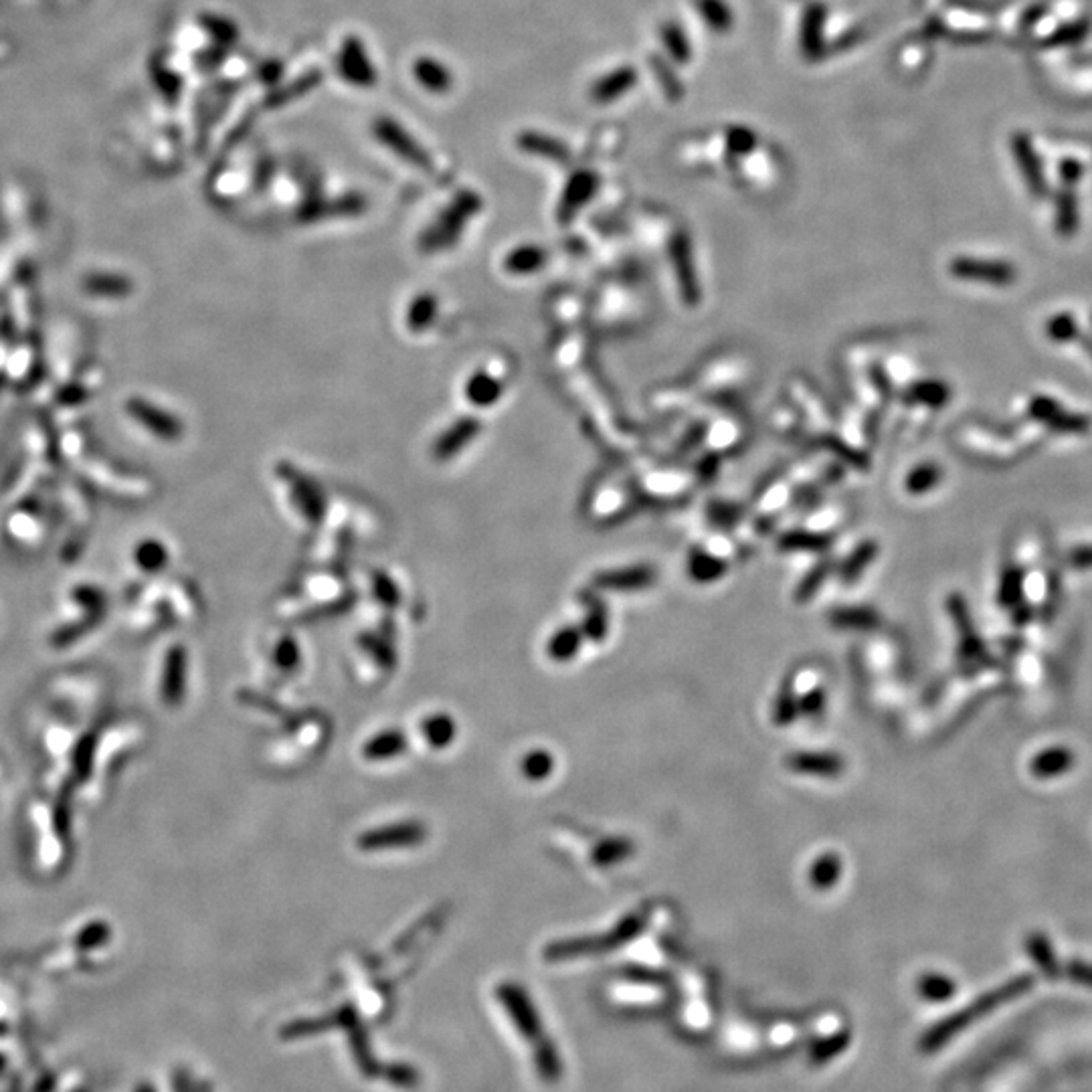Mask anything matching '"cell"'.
<instances>
[{
	"mask_svg": "<svg viewBox=\"0 0 1092 1092\" xmlns=\"http://www.w3.org/2000/svg\"><path fill=\"white\" fill-rule=\"evenodd\" d=\"M645 919L639 917V914H629L623 920H619V925L615 926L612 933L607 935H599L593 936V939H574V941H561V943L551 945L546 949V955L551 959H568V957H581V955H589L593 951H605V949H613V947H619L623 943H628L631 936H635L644 929Z\"/></svg>",
	"mask_w": 1092,
	"mask_h": 1092,
	"instance_id": "obj_1",
	"label": "cell"
},
{
	"mask_svg": "<svg viewBox=\"0 0 1092 1092\" xmlns=\"http://www.w3.org/2000/svg\"><path fill=\"white\" fill-rule=\"evenodd\" d=\"M947 609H949L951 619H953L957 634H959V661L963 666H973V670H981L983 666H993V661L987 657L985 645L980 635H977L975 625H973L969 605L965 597L959 593H953L947 599Z\"/></svg>",
	"mask_w": 1092,
	"mask_h": 1092,
	"instance_id": "obj_2",
	"label": "cell"
},
{
	"mask_svg": "<svg viewBox=\"0 0 1092 1092\" xmlns=\"http://www.w3.org/2000/svg\"><path fill=\"white\" fill-rule=\"evenodd\" d=\"M480 209V199L472 193H465L453 200L445 213L439 217L431 231L423 237V245L427 250H437V247L452 245V241L458 239L459 233L464 231V225L469 217H474Z\"/></svg>",
	"mask_w": 1092,
	"mask_h": 1092,
	"instance_id": "obj_3",
	"label": "cell"
},
{
	"mask_svg": "<svg viewBox=\"0 0 1092 1092\" xmlns=\"http://www.w3.org/2000/svg\"><path fill=\"white\" fill-rule=\"evenodd\" d=\"M427 837V830L419 821L392 824L379 830H370L359 837V848L366 852L395 850V848L419 846Z\"/></svg>",
	"mask_w": 1092,
	"mask_h": 1092,
	"instance_id": "obj_4",
	"label": "cell"
},
{
	"mask_svg": "<svg viewBox=\"0 0 1092 1092\" xmlns=\"http://www.w3.org/2000/svg\"><path fill=\"white\" fill-rule=\"evenodd\" d=\"M951 273L963 282L987 283V286H1009L1018 279V269L1006 261L973 260V257H957L949 266Z\"/></svg>",
	"mask_w": 1092,
	"mask_h": 1092,
	"instance_id": "obj_5",
	"label": "cell"
},
{
	"mask_svg": "<svg viewBox=\"0 0 1092 1092\" xmlns=\"http://www.w3.org/2000/svg\"><path fill=\"white\" fill-rule=\"evenodd\" d=\"M375 136L387 148L398 154L403 160H407L409 164H415V167L423 170L431 168V158L427 156L425 150L398 122L391 120V118H379L375 122Z\"/></svg>",
	"mask_w": 1092,
	"mask_h": 1092,
	"instance_id": "obj_6",
	"label": "cell"
},
{
	"mask_svg": "<svg viewBox=\"0 0 1092 1092\" xmlns=\"http://www.w3.org/2000/svg\"><path fill=\"white\" fill-rule=\"evenodd\" d=\"M670 257L674 266L678 288H680L682 299L688 306H696L700 302V283L696 277L694 257H692V245L686 233H676L670 241Z\"/></svg>",
	"mask_w": 1092,
	"mask_h": 1092,
	"instance_id": "obj_7",
	"label": "cell"
},
{
	"mask_svg": "<svg viewBox=\"0 0 1092 1092\" xmlns=\"http://www.w3.org/2000/svg\"><path fill=\"white\" fill-rule=\"evenodd\" d=\"M1029 417L1046 425L1048 429L1058 433H1084L1090 429L1089 417L1078 415V413L1066 411L1062 405L1048 397L1032 398L1028 407Z\"/></svg>",
	"mask_w": 1092,
	"mask_h": 1092,
	"instance_id": "obj_8",
	"label": "cell"
},
{
	"mask_svg": "<svg viewBox=\"0 0 1092 1092\" xmlns=\"http://www.w3.org/2000/svg\"><path fill=\"white\" fill-rule=\"evenodd\" d=\"M338 69L348 84L356 87H372L376 84L375 67H372L365 45L356 37H346L340 49Z\"/></svg>",
	"mask_w": 1092,
	"mask_h": 1092,
	"instance_id": "obj_9",
	"label": "cell"
},
{
	"mask_svg": "<svg viewBox=\"0 0 1092 1092\" xmlns=\"http://www.w3.org/2000/svg\"><path fill=\"white\" fill-rule=\"evenodd\" d=\"M657 573L650 565H638L628 568H613V571H601L595 574L593 583L599 589L607 591H641L650 589L656 583Z\"/></svg>",
	"mask_w": 1092,
	"mask_h": 1092,
	"instance_id": "obj_10",
	"label": "cell"
},
{
	"mask_svg": "<svg viewBox=\"0 0 1092 1092\" xmlns=\"http://www.w3.org/2000/svg\"><path fill=\"white\" fill-rule=\"evenodd\" d=\"M787 767L795 773L811 775V777L836 779L846 771V763L837 753H793L787 759Z\"/></svg>",
	"mask_w": 1092,
	"mask_h": 1092,
	"instance_id": "obj_11",
	"label": "cell"
},
{
	"mask_svg": "<svg viewBox=\"0 0 1092 1092\" xmlns=\"http://www.w3.org/2000/svg\"><path fill=\"white\" fill-rule=\"evenodd\" d=\"M478 433H480V423L475 421V419H472V417L459 419L458 423H453V425L449 427L447 431H445L443 436L437 439L436 447H433V452H436V458L437 459H452L453 455H458V452H462L465 445L472 442V439L478 436Z\"/></svg>",
	"mask_w": 1092,
	"mask_h": 1092,
	"instance_id": "obj_12",
	"label": "cell"
},
{
	"mask_svg": "<svg viewBox=\"0 0 1092 1092\" xmlns=\"http://www.w3.org/2000/svg\"><path fill=\"white\" fill-rule=\"evenodd\" d=\"M579 597H581V603L584 607L583 635L599 644V641H603L609 634L607 605H605V601L599 597V595H595L591 591H581Z\"/></svg>",
	"mask_w": 1092,
	"mask_h": 1092,
	"instance_id": "obj_13",
	"label": "cell"
},
{
	"mask_svg": "<svg viewBox=\"0 0 1092 1092\" xmlns=\"http://www.w3.org/2000/svg\"><path fill=\"white\" fill-rule=\"evenodd\" d=\"M1073 765H1074L1073 750L1064 747H1054L1036 755L1032 760V765H1029V771H1032L1034 777L1038 779H1052L1073 769Z\"/></svg>",
	"mask_w": 1092,
	"mask_h": 1092,
	"instance_id": "obj_14",
	"label": "cell"
},
{
	"mask_svg": "<svg viewBox=\"0 0 1092 1092\" xmlns=\"http://www.w3.org/2000/svg\"><path fill=\"white\" fill-rule=\"evenodd\" d=\"M413 75L417 77L419 84L433 93H443L452 90L453 77L449 74V69L442 63V61L431 59V57H421V59H417L415 65H413Z\"/></svg>",
	"mask_w": 1092,
	"mask_h": 1092,
	"instance_id": "obj_15",
	"label": "cell"
},
{
	"mask_svg": "<svg viewBox=\"0 0 1092 1092\" xmlns=\"http://www.w3.org/2000/svg\"><path fill=\"white\" fill-rule=\"evenodd\" d=\"M184 674H186V654L183 648H173L167 657V670H164V700L168 704H178L183 700L184 692Z\"/></svg>",
	"mask_w": 1092,
	"mask_h": 1092,
	"instance_id": "obj_16",
	"label": "cell"
},
{
	"mask_svg": "<svg viewBox=\"0 0 1092 1092\" xmlns=\"http://www.w3.org/2000/svg\"><path fill=\"white\" fill-rule=\"evenodd\" d=\"M830 623L843 631H872L880 625V617L870 607H837L830 612Z\"/></svg>",
	"mask_w": 1092,
	"mask_h": 1092,
	"instance_id": "obj_17",
	"label": "cell"
},
{
	"mask_svg": "<svg viewBox=\"0 0 1092 1092\" xmlns=\"http://www.w3.org/2000/svg\"><path fill=\"white\" fill-rule=\"evenodd\" d=\"M878 557V542L864 541L848 555L846 561L840 567V579L843 584H853L862 577V573L872 565L874 558Z\"/></svg>",
	"mask_w": 1092,
	"mask_h": 1092,
	"instance_id": "obj_18",
	"label": "cell"
},
{
	"mask_svg": "<svg viewBox=\"0 0 1092 1092\" xmlns=\"http://www.w3.org/2000/svg\"><path fill=\"white\" fill-rule=\"evenodd\" d=\"M635 852V843L629 840V837H607V840H601L597 846L593 848L591 852V860L595 866L599 868H607V866H615V864L629 860Z\"/></svg>",
	"mask_w": 1092,
	"mask_h": 1092,
	"instance_id": "obj_19",
	"label": "cell"
},
{
	"mask_svg": "<svg viewBox=\"0 0 1092 1092\" xmlns=\"http://www.w3.org/2000/svg\"><path fill=\"white\" fill-rule=\"evenodd\" d=\"M842 870H843V866H842V860H840V856H837V853H833V852L821 853L820 858H815L814 864H811V868H809L811 886H814L815 890H821V892H826V890L833 888L837 882H840Z\"/></svg>",
	"mask_w": 1092,
	"mask_h": 1092,
	"instance_id": "obj_20",
	"label": "cell"
},
{
	"mask_svg": "<svg viewBox=\"0 0 1092 1092\" xmlns=\"http://www.w3.org/2000/svg\"><path fill=\"white\" fill-rule=\"evenodd\" d=\"M831 546V536L809 530H789L779 538L783 552H826Z\"/></svg>",
	"mask_w": 1092,
	"mask_h": 1092,
	"instance_id": "obj_21",
	"label": "cell"
},
{
	"mask_svg": "<svg viewBox=\"0 0 1092 1092\" xmlns=\"http://www.w3.org/2000/svg\"><path fill=\"white\" fill-rule=\"evenodd\" d=\"M595 189V180L593 176L589 174H581L577 178H573V183L567 186L565 190V199H562L561 209H558V217H561L562 222L571 221L577 211L581 209L583 203H587L589 196L593 195Z\"/></svg>",
	"mask_w": 1092,
	"mask_h": 1092,
	"instance_id": "obj_22",
	"label": "cell"
},
{
	"mask_svg": "<svg viewBox=\"0 0 1092 1092\" xmlns=\"http://www.w3.org/2000/svg\"><path fill=\"white\" fill-rule=\"evenodd\" d=\"M727 573V562L722 558L708 555L704 551H694L690 552L688 557V574L694 579L696 583L708 584L718 581L722 574Z\"/></svg>",
	"mask_w": 1092,
	"mask_h": 1092,
	"instance_id": "obj_23",
	"label": "cell"
},
{
	"mask_svg": "<svg viewBox=\"0 0 1092 1092\" xmlns=\"http://www.w3.org/2000/svg\"><path fill=\"white\" fill-rule=\"evenodd\" d=\"M465 395L475 407H490L502 397V382L488 372H475L468 381Z\"/></svg>",
	"mask_w": 1092,
	"mask_h": 1092,
	"instance_id": "obj_24",
	"label": "cell"
},
{
	"mask_svg": "<svg viewBox=\"0 0 1092 1092\" xmlns=\"http://www.w3.org/2000/svg\"><path fill=\"white\" fill-rule=\"evenodd\" d=\"M546 261V253L536 245H522L516 247L514 251L508 253L504 260V269L506 272L514 273V276H526V273L536 272L545 266Z\"/></svg>",
	"mask_w": 1092,
	"mask_h": 1092,
	"instance_id": "obj_25",
	"label": "cell"
},
{
	"mask_svg": "<svg viewBox=\"0 0 1092 1092\" xmlns=\"http://www.w3.org/2000/svg\"><path fill=\"white\" fill-rule=\"evenodd\" d=\"M405 749H407L405 734L398 731H387V733L376 734L372 741L366 743L365 757L370 760H385V759L398 757Z\"/></svg>",
	"mask_w": 1092,
	"mask_h": 1092,
	"instance_id": "obj_26",
	"label": "cell"
},
{
	"mask_svg": "<svg viewBox=\"0 0 1092 1092\" xmlns=\"http://www.w3.org/2000/svg\"><path fill=\"white\" fill-rule=\"evenodd\" d=\"M583 638V629L573 628V625L558 629L551 641H548V656L555 661L573 660L579 654V650H581Z\"/></svg>",
	"mask_w": 1092,
	"mask_h": 1092,
	"instance_id": "obj_27",
	"label": "cell"
},
{
	"mask_svg": "<svg viewBox=\"0 0 1092 1092\" xmlns=\"http://www.w3.org/2000/svg\"><path fill=\"white\" fill-rule=\"evenodd\" d=\"M833 567H836V562L830 561V558H826V561L817 562L814 568H809V571L804 574V579H801L799 584H797L795 601L809 603L811 599H814V595L817 591H821V587H824L827 577L833 573Z\"/></svg>",
	"mask_w": 1092,
	"mask_h": 1092,
	"instance_id": "obj_28",
	"label": "cell"
},
{
	"mask_svg": "<svg viewBox=\"0 0 1092 1092\" xmlns=\"http://www.w3.org/2000/svg\"><path fill=\"white\" fill-rule=\"evenodd\" d=\"M292 488H294V496H296L298 506L302 508L304 514L308 516L310 520H318L322 516L324 510V500L320 496V491L312 481H308L302 475H294L292 478Z\"/></svg>",
	"mask_w": 1092,
	"mask_h": 1092,
	"instance_id": "obj_29",
	"label": "cell"
},
{
	"mask_svg": "<svg viewBox=\"0 0 1092 1092\" xmlns=\"http://www.w3.org/2000/svg\"><path fill=\"white\" fill-rule=\"evenodd\" d=\"M951 398V391L945 382L941 381H919L914 385H910L908 389V401L913 403H920V405L926 407H943L947 401Z\"/></svg>",
	"mask_w": 1092,
	"mask_h": 1092,
	"instance_id": "obj_30",
	"label": "cell"
},
{
	"mask_svg": "<svg viewBox=\"0 0 1092 1092\" xmlns=\"http://www.w3.org/2000/svg\"><path fill=\"white\" fill-rule=\"evenodd\" d=\"M421 731H423V737H425V741L431 744V747L443 749L453 741L455 722L452 716H447V714H436V716L427 718V721L423 722Z\"/></svg>",
	"mask_w": 1092,
	"mask_h": 1092,
	"instance_id": "obj_31",
	"label": "cell"
},
{
	"mask_svg": "<svg viewBox=\"0 0 1092 1092\" xmlns=\"http://www.w3.org/2000/svg\"><path fill=\"white\" fill-rule=\"evenodd\" d=\"M799 698L795 696L793 690V682L791 678H787V682L781 686L777 698H775V706H773V721L779 727H787L799 716Z\"/></svg>",
	"mask_w": 1092,
	"mask_h": 1092,
	"instance_id": "obj_32",
	"label": "cell"
},
{
	"mask_svg": "<svg viewBox=\"0 0 1092 1092\" xmlns=\"http://www.w3.org/2000/svg\"><path fill=\"white\" fill-rule=\"evenodd\" d=\"M1023 593V571L1018 565H1009L1001 574L997 601L1001 607H1016L1022 601Z\"/></svg>",
	"mask_w": 1092,
	"mask_h": 1092,
	"instance_id": "obj_33",
	"label": "cell"
},
{
	"mask_svg": "<svg viewBox=\"0 0 1092 1092\" xmlns=\"http://www.w3.org/2000/svg\"><path fill=\"white\" fill-rule=\"evenodd\" d=\"M941 480H943V469H941L939 465H936V464H923V465H919V468H914L913 472L907 475V481H904V486H907L908 494H917L919 496V494H926V491H930L933 488H936Z\"/></svg>",
	"mask_w": 1092,
	"mask_h": 1092,
	"instance_id": "obj_34",
	"label": "cell"
},
{
	"mask_svg": "<svg viewBox=\"0 0 1092 1092\" xmlns=\"http://www.w3.org/2000/svg\"><path fill=\"white\" fill-rule=\"evenodd\" d=\"M555 769V759L548 750L536 749L524 755L520 760V771L528 781H545Z\"/></svg>",
	"mask_w": 1092,
	"mask_h": 1092,
	"instance_id": "obj_35",
	"label": "cell"
},
{
	"mask_svg": "<svg viewBox=\"0 0 1092 1092\" xmlns=\"http://www.w3.org/2000/svg\"><path fill=\"white\" fill-rule=\"evenodd\" d=\"M136 413H140L144 419H146V425L150 429L162 436L164 439H178L180 433H183V427L180 423L176 421L174 417L167 415V413L158 411V409H148V407H136Z\"/></svg>",
	"mask_w": 1092,
	"mask_h": 1092,
	"instance_id": "obj_36",
	"label": "cell"
},
{
	"mask_svg": "<svg viewBox=\"0 0 1092 1092\" xmlns=\"http://www.w3.org/2000/svg\"><path fill=\"white\" fill-rule=\"evenodd\" d=\"M437 316V299L433 296H419L415 302L411 304L407 314V324L411 330H423L427 326H431L433 320Z\"/></svg>",
	"mask_w": 1092,
	"mask_h": 1092,
	"instance_id": "obj_37",
	"label": "cell"
},
{
	"mask_svg": "<svg viewBox=\"0 0 1092 1092\" xmlns=\"http://www.w3.org/2000/svg\"><path fill=\"white\" fill-rule=\"evenodd\" d=\"M1056 229L1062 237H1073L1078 229V211L1076 203L1070 195L1062 196L1058 203V215H1056Z\"/></svg>",
	"mask_w": 1092,
	"mask_h": 1092,
	"instance_id": "obj_38",
	"label": "cell"
},
{
	"mask_svg": "<svg viewBox=\"0 0 1092 1092\" xmlns=\"http://www.w3.org/2000/svg\"><path fill=\"white\" fill-rule=\"evenodd\" d=\"M200 25L209 30L211 37L219 41V45L233 43V41H237V37H239V33H237V25L231 23L229 19L215 17V14H205V17L200 19Z\"/></svg>",
	"mask_w": 1092,
	"mask_h": 1092,
	"instance_id": "obj_39",
	"label": "cell"
},
{
	"mask_svg": "<svg viewBox=\"0 0 1092 1092\" xmlns=\"http://www.w3.org/2000/svg\"><path fill=\"white\" fill-rule=\"evenodd\" d=\"M318 80H320L318 74H310L306 77H302V80H296V84H294V85L282 87V90L273 93L272 102H269V103H272V106H279V103H286L289 100H294V97L302 96V93H306V91L312 90L314 85H318Z\"/></svg>",
	"mask_w": 1092,
	"mask_h": 1092,
	"instance_id": "obj_40",
	"label": "cell"
},
{
	"mask_svg": "<svg viewBox=\"0 0 1092 1092\" xmlns=\"http://www.w3.org/2000/svg\"><path fill=\"white\" fill-rule=\"evenodd\" d=\"M826 702H827V698H826L824 688H821V686L811 688V690L807 692V694H804L799 698V712L804 714V716L817 718V716H821V714H824Z\"/></svg>",
	"mask_w": 1092,
	"mask_h": 1092,
	"instance_id": "obj_41",
	"label": "cell"
},
{
	"mask_svg": "<svg viewBox=\"0 0 1092 1092\" xmlns=\"http://www.w3.org/2000/svg\"><path fill=\"white\" fill-rule=\"evenodd\" d=\"M1076 332H1078V330H1076L1074 320L1070 318L1068 314L1056 316V318L1050 320L1048 324V336L1052 340H1056V343H1068V340L1074 338Z\"/></svg>",
	"mask_w": 1092,
	"mask_h": 1092,
	"instance_id": "obj_42",
	"label": "cell"
},
{
	"mask_svg": "<svg viewBox=\"0 0 1092 1092\" xmlns=\"http://www.w3.org/2000/svg\"><path fill=\"white\" fill-rule=\"evenodd\" d=\"M708 516L714 524L718 526H733L734 522H738V508L733 504H721V502H714L708 508Z\"/></svg>",
	"mask_w": 1092,
	"mask_h": 1092,
	"instance_id": "obj_43",
	"label": "cell"
},
{
	"mask_svg": "<svg viewBox=\"0 0 1092 1092\" xmlns=\"http://www.w3.org/2000/svg\"><path fill=\"white\" fill-rule=\"evenodd\" d=\"M298 657H299L298 645L294 644L292 639L282 641V644L277 645L276 661H277L279 667H286V670H288V667H294L298 664Z\"/></svg>",
	"mask_w": 1092,
	"mask_h": 1092,
	"instance_id": "obj_44",
	"label": "cell"
},
{
	"mask_svg": "<svg viewBox=\"0 0 1092 1092\" xmlns=\"http://www.w3.org/2000/svg\"><path fill=\"white\" fill-rule=\"evenodd\" d=\"M144 551L146 552L140 555V561H142V565L146 568H160L164 565V561H167V552H164V548L160 545H148Z\"/></svg>",
	"mask_w": 1092,
	"mask_h": 1092,
	"instance_id": "obj_45",
	"label": "cell"
},
{
	"mask_svg": "<svg viewBox=\"0 0 1092 1092\" xmlns=\"http://www.w3.org/2000/svg\"><path fill=\"white\" fill-rule=\"evenodd\" d=\"M1068 562H1070V567L1080 568V571H1084V568H1092V546L1076 548V551L1070 552Z\"/></svg>",
	"mask_w": 1092,
	"mask_h": 1092,
	"instance_id": "obj_46",
	"label": "cell"
},
{
	"mask_svg": "<svg viewBox=\"0 0 1092 1092\" xmlns=\"http://www.w3.org/2000/svg\"><path fill=\"white\" fill-rule=\"evenodd\" d=\"M872 381H874V385H876V389H878L880 395L888 397V392H890V382H888V379H886V375H884V370L874 369V370H872Z\"/></svg>",
	"mask_w": 1092,
	"mask_h": 1092,
	"instance_id": "obj_47",
	"label": "cell"
},
{
	"mask_svg": "<svg viewBox=\"0 0 1092 1092\" xmlns=\"http://www.w3.org/2000/svg\"><path fill=\"white\" fill-rule=\"evenodd\" d=\"M716 469H718V459L714 458V455H711V458H704V459H702V464H700V475H702L704 480H711L712 475L716 474Z\"/></svg>",
	"mask_w": 1092,
	"mask_h": 1092,
	"instance_id": "obj_48",
	"label": "cell"
}]
</instances>
